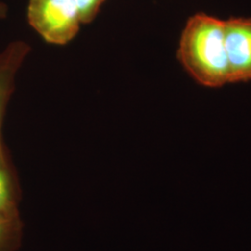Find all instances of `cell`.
I'll list each match as a JSON object with an SVG mask.
<instances>
[{
  "label": "cell",
  "instance_id": "obj_1",
  "mask_svg": "<svg viewBox=\"0 0 251 251\" xmlns=\"http://www.w3.org/2000/svg\"><path fill=\"white\" fill-rule=\"evenodd\" d=\"M177 56L202 86L218 88L229 83L225 21L205 13L191 17L181 33Z\"/></svg>",
  "mask_w": 251,
  "mask_h": 251
},
{
  "label": "cell",
  "instance_id": "obj_8",
  "mask_svg": "<svg viewBox=\"0 0 251 251\" xmlns=\"http://www.w3.org/2000/svg\"><path fill=\"white\" fill-rule=\"evenodd\" d=\"M7 12H8L7 6L0 2V18H5L7 15Z\"/></svg>",
  "mask_w": 251,
  "mask_h": 251
},
{
  "label": "cell",
  "instance_id": "obj_6",
  "mask_svg": "<svg viewBox=\"0 0 251 251\" xmlns=\"http://www.w3.org/2000/svg\"><path fill=\"white\" fill-rule=\"evenodd\" d=\"M21 223L17 212H0V251H12L20 242Z\"/></svg>",
  "mask_w": 251,
  "mask_h": 251
},
{
  "label": "cell",
  "instance_id": "obj_5",
  "mask_svg": "<svg viewBox=\"0 0 251 251\" xmlns=\"http://www.w3.org/2000/svg\"><path fill=\"white\" fill-rule=\"evenodd\" d=\"M14 174L0 137V212H17Z\"/></svg>",
  "mask_w": 251,
  "mask_h": 251
},
{
  "label": "cell",
  "instance_id": "obj_3",
  "mask_svg": "<svg viewBox=\"0 0 251 251\" xmlns=\"http://www.w3.org/2000/svg\"><path fill=\"white\" fill-rule=\"evenodd\" d=\"M229 83L251 80V18L225 21Z\"/></svg>",
  "mask_w": 251,
  "mask_h": 251
},
{
  "label": "cell",
  "instance_id": "obj_4",
  "mask_svg": "<svg viewBox=\"0 0 251 251\" xmlns=\"http://www.w3.org/2000/svg\"><path fill=\"white\" fill-rule=\"evenodd\" d=\"M30 50L26 42L17 40L9 43L0 52V137L5 112L15 88L16 75Z\"/></svg>",
  "mask_w": 251,
  "mask_h": 251
},
{
  "label": "cell",
  "instance_id": "obj_7",
  "mask_svg": "<svg viewBox=\"0 0 251 251\" xmlns=\"http://www.w3.org/2000/svg\"><path fill=\"white\" fill-rule=\"evenodd\" d=\"M105 0H75L80 13L81 23L89 24L97 16Z\"/></svg>",
  "mask_w": 251,
  "mask_h": 251
},
{
  "label": "cell",
  "instance_id": "obj_2",
  "mask_svg": "<svg viewBox=\"0 0 251 251\" xmlns=\"http://www.w3.org/2000/svg\"><path fill=\"white\" fill-rule=\"evenodd\" d=\"M27 19L45 41L56 45L70 42L82 24L75 0H30Z\"/></svg>",
  "mask_w": 251,
  "mask_h": 251
}]
</instances>
